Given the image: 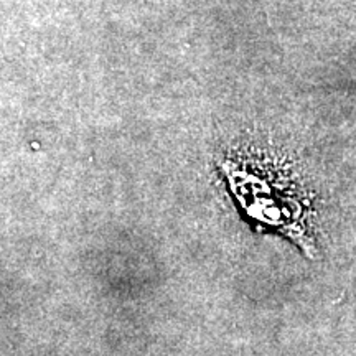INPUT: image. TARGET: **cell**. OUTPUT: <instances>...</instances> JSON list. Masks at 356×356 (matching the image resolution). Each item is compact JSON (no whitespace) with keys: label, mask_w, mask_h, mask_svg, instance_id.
I'll use <instances>...</instances> for the list:
<instances>
[{"label":"cell","mask_w":356,"mask_h":356,"mask_svg":"<svg viewBox=\"0 0 356 356\" xmlns=\"http://www.w3.org/2000/svg\"><path fill=\"white\" fill-rule=\"evenodd\" d=\"M226 175L249 215L257 221L275 226L299 244L307 254L314 256V236L307 228L309 216L305 207L309 202L302 198L300 188L292 180L287 181V177L282 180V175L273 172L270 175H262L256 173L254 167L238 165L231 160L226 163Z\"/></svg>","instance_id":"1"}]
</instances>
